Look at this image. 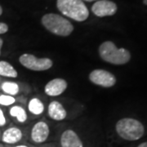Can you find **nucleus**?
Returning a JSON list of instances; mask_svg holds the SVG:
<instances>
[{"mask_svg": "<svg viewBox=\"0 0 147 147\" xmlns=\"http://www.w3.org/2000/svg\"><path fill=\"white\" fill-rule=\"evenodd\" d=\"M143 3H144V4H145V5H147V0H144V1H143Z\"/></svg>", "mask_w": 147, "mask_h": 147, "instance_id": "obj_25", "label": "nucleus"}, {"mask_svg": "<svg viewBox=\"0 0 147 147\" xmlns=\"http://www.w3.org/2000/svg\"><path fill=\"white\" fill-rule=\"evenodd\" d=\"M48 115L52 119L56 121H61L66 118L67 113L63 105L59 101L54 100L52 101L48 105Z\"/></svg>", "mask_w": 147, "mask_h": 147, "instance_id": "obj_11", "label": "nucleus"}, {"mask_svg": "<svg viewBox=\"0 0 147 147\" xmlns=\"http://www.w3.org/2000/svg\"><path fill=\"white\" fill-rule=\"evenodd\" d=\"M117 9V5L110 0H98L92 6V11L98 17L113 16L116 13Z\"/></svg>", "mask_w": 147, "mask_h": 147, "instance_id": "obj_7", "label": "nucleus"}, {"mask_svg": "<svg viewBox=\"0 0 147 147\" xmlns=\"http://www.w3.org/2000/svg\"><path fill=\"white\" fill-rule=\"evenodd\" d=\"M15 147H28V146H24V145H21V146H16Z\"/></svg>", "mask_w": 147, "mask_h": 147, "instance_id": "obj_24", "label": "nucleus"}, {"mask_svg": "<svg viewBox=\"0 0 147 147\" xmlns=\"http://www.w3.org/2000/svg\"><path fill=\"white\" fill-rule=\"evenodd\" d=\"M42 24L48 31L58 36L67 37L74 30L73 25L66 18L55 13H47L42 17Z\"/></svg>", "mask_w": 147, "mask_h": 147, "instance_id": "obj_3", "label": "nucleus"}, {"mask_svg": "<svg viewBox=\"0 0 147 147\" xmlns=\"http://www.w3.org/2000/svg\"><path fill=\"white\" fill-rule=\"evenodd\" d=\"M6 123V119L3 110L0 109V127L4 126Z\"/></svg>", "mask_w": 147, "mask_h": 147, "instance_id": "obj_19", "label": "nucleus"}, {"mask_svg": "<svg viewBox=\"0 0 147 147\" xmlns=\"http://www.w3.org/2000/svg\"><path fill=\"white\" fill-rule=\"evenodd\" d=\"M68 87L67 82L63 79L57 78L49 81L44 88V92L47 96H57L63 93Z\"/></svg>", "mask_w": 147, "mask_h": 147, "instance_id": "obj_9", "label": "nucleus"}, {"mask_svg": "<svg viewBox=\"0 0 147 147\" xmlns=\"http://www.w3.org/2000/svg\"><path fill=\"white\" fill-rule=\"evenodd\" d=\"M10 115L16 118L18 122L25 123L27 120V114L25 109L19 105H14L10 109Z\"/></svg>", "mask_w": 147, "mask_h": 147, "instance_id": "obj_15", "label": "nucleus"}, {"mask_svg": "<svg viewBox=\"0 0 147 147\" xmlns=\"http://www.w3.org/2000/svg\"><path fill=\"white\" fill-rule=\"evenodd\" d=\"M100 58L113 65H124L131 59V54L125 48H118L111 41L102 42L98 49Z\"/></svg>", "mask_w": 147, "mask_h": 147, "instance_id": "obj_1", "label": "nucleus"}, {"mask_svg": "<svg viewBox=\"0 0 147 147\" xmlns=\"http://www.w3.org/2000/svg\"><path fill=\"white\" fill-rule=\"evenodd\" d=\"M57 9L64 16L82 22L89 16V11L82 0H57Z\"/></svg>", "mask_w": 147, "mask_h": 147, "instance_id": "obj_2", "label": "nucleus"}, {"mask_svg": "<svg viewBox=\"0 0 147 147\" xmlns=\"http://www.w3.org/2000/svg\"><path fill=\"white\" fill-rule=\"evenodd\" d=\"M86 2H94V1H98V0H84Z\"/></svg>", "mask_w": 147, "mask_h": 147, "instance_id": "obj_23", "label": "nucleus"}, {"mask_svg": "<svg viewBox=\"0 0 147 147\" xmlns=\"http://www.w3.org/2000/svg\"><path fill=\"white\" fill-rule=\"evenodd\" d=\"M115 129L118 135L127 141H137L145 133V127L140 121L131 118H124L117 122Z\"/></svg>", "mask_w": 147, "mask_h": 147, "instance_id": "obj_4", "label": "nucleus"}, {"mask_svg": "<svg viewBox=\"0 0 147 147\" xmlns=\"http://www.w3.org/2000/svg\"><path fill=\"white\" fill-rule=\"evenodd\" d=\"M3 14V8H2V7L0 6V16Z\"/></svg>", "mask_w": 147, "mask_h": 147, "instance_id": "obj_22", "label": "nucleus"}, {"mask_svg": "<svg viewBox=\"0 0 147 147\" xmlns=\"http://www.w3.org/2000/svg\"><path fill=\"white\" fill-rule=\"evenodd\" d=\"M19 62L28 69L34 71H44L51 69L53 61L49 58H38L32 54L25 53L19 57Z\"/></svg>", "mask_w": 147, "mask_h": 147, "instance_id": "obj_5", "label": "nucleus"}, {"mask_svg": "<svg viewBox=\"0 0 147 147\" xmlns=\"http://www.w3.org/2000/svg\"><path fill=\"white\" fill-rule=\"evenodd\" d=\"M8 31V26L3 23V22H0V34H3Z\"/></svg>", "mask_w": 147, "mask_h": 147, "instance_id": "obj_18", "label": "nucleus"}, {"mask_svg": "<svg viewBox=\"0 0 147 147\" xmlns=\"http://www.w3.org/2000/svg\"><path fill=\"white\" fill-rule=\"evenodd\" d=\"M28 109H29V111L33 115H39L42 114L44 111V105L38 98L34 97L30 100Z\"/></svg>", "mask_w": 147, "mask_h": 147, "instance_id": "obj_14", "label": "nucleus"}, {"mask_svg": "<svg viewBox=\"0 0 147 147\" xmlns=\"http://www.w3.org/2000/svg\"><path fill=\"white\" fill-rule=\"evenodd\" d=\"M137 147H147V142H143L142 144H140Z\"/></svg>", "mask_w": 147, "mask_h": 147, "instance_id": "obj_21", "label": "nucleus"}, {"mask_svg": "<svg viewBox=\"0 0 147 147\" xmlns=\"http://www.w3.org/2000/svg\"><path fill=\"white\" fill-rule=\"evenodd\" d=\"M0 75L9 78H16L18 74L16 69L14 68L9 62L5 61H0Z\"/></svg>", "mask_w": 147, "mask_h": 147, "instance_id": "obj_13", "label": "nucleus"}, {"mask_svg": "<svg viewBox=\"0 0 147 147\" xmlns=\"http://www.w3.org/2000/svg\"><path fill=\"white\" fill-rule=\"evenodd\" d=\"M61 147H84L78 134L71 129L65 130L61 137Z\"/></svg>", "mask_w": 147, "mask_h": 147, "instance_id": "obj_10", "label": "nucleus"}, {"mask_svg": "<svg viewBox=\"0 0 147 147\" xmlns=\"http://www.w3.org/2000/svg\"><path fill=\"white\" fill-rule=\"evenodd\" d=\"M1 88L6 94L10 95L12 96L17 94L19 92V89H20L18 84L14 82H4L2 84Z\"/></svg>", "mask_w": 147, "mask_h": 147, "instance_id": "obj_16", "label": "nucleus"}, {"mask_svg": "<svg viewBox=\"0 0 147 147\" xmlns=\"http://www.w3.org/2000/svg\"><path fill=\"white\" fill-rule=\"evenodd\" d=\"M50 129L49 127L45 122H38L32 127L31 139L33 142L37 144H41L47 141V139L49 137Z\"/></svg>", "mask_w": 147, "mask_h": 147, "instance_id": "obj_8", "label": "nucleus"}, {"mask_svg": "<svg viewBox=\"0 0 147 147\" xmlns=\"http://www.w3.org/2000/svg\"><path fill=\"white\" fill-rule=\"evenodd\" d=\"M3 45V40L0 38V56H1V50H2Z\"/></svg>", "mask_w": 147, "mask_h": 147, "instance_id": "obj_20", "label": "nucleus"}, {"mask_svg": "<svg viewBox=\"0 0 147 147\" xmlns=\"http://www.w3.org/2000/svg\"><path fill=\"white\" fill-rule=\"evenodd\" d=\"M89 80L92 84L103 88H111L116 84L115 76L105 69H94L89 74Z\"/></svg>", "mask_w": 147, "mask_h": 147, "instance_id": "obj_6", "label": "nucleus"}, {"mask_svg": "<svg viewBox=\"0 0 147 147\" xmlns=\"http://www.w3.org/2000/svg\"><path fill=\"white\" fill-rule=\"evenodd\" d=\"M23 137L22 131L18 127H9L7 128L2 136V141L7 144H15L19 142Z\"/></svg>", "mask_w": 147, "mask_h": 147, "instance_id": "obj_12", "label": "nucleus"}, {"mask_svg": "<svg viewBox=\"0 0 147 147\" xmlns=\"http://www.w3.org/2000/svg\"><path fill=\"white\" fill-rule=\"evenodd\" d=\"M15 98L10 95H1L0 96V105L8 106L15 103Z\"/></svg>", "mask_w": 147, "mask_h": 147, "instance_id": "obj_17", "label": "nucleus"}]
</instances>
